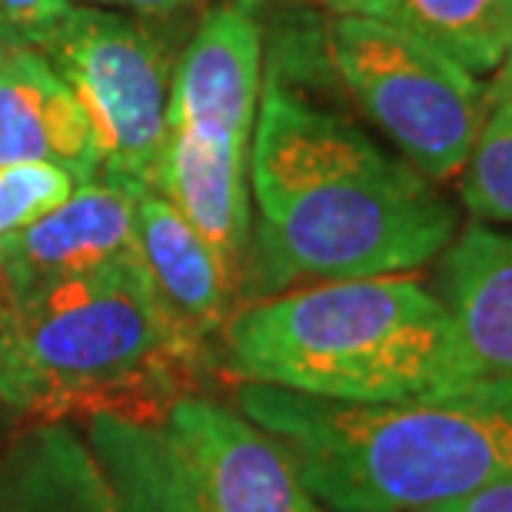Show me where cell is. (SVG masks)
<instances>
[{
	"label": "cell",
	"instance_id": "obj_1",
	"mask_svg": "<svg viewBox=\"0 0 512 512\" xmlns=\"http://www.w3.org/2000/svg\"><path fill=\"white\" fill-rule=\"evenodd\" d=\"M250 207L243 283L260 300L313 283L419 270L459 233V213L433 180L296 90L280 70L260 90Z\"/></svg>",
	"mask_w": 512,
	"mask_h": 512
},
{
	"label": "cell",
	"instance_id": "obj_2",
	"mask_svg": "<svg viewBox=\"0 0 512 512\" xmlns=\"http://www.w3.org/2000/svg\"><path fill=\"white\" fill-rule=\"evenodd\" d=\"M233 403L330 512H426L512 476V376L399 403L237 383Z\"/></svg>",
	"mask_w": 512,
	"mask_h": 512
},
{
	"label": "cell",
	"instance_id": "obj_3",
	"mask_svg": "<svg viewBox=\"0 0 512 512\" xmlns=\"http://www.w3.org/2000/svg\"><path fill=\"white\" fill-rule=\"evenodd\" d=\"M220 350L240 383L333 403H399L489 376L449 303L403 273L256 300L233 313Z\"/></svg>",
	"mask_w": 512,
	"mask_h": 512
},
{
	"label": "cell",
	"instance_id": "obj_4",
	"mask_svg": "<svg viewBox=\"0 0 512 512\" xmlns=\"http://www.w3.org/2000/svg\"><path fill=\"white\" fill-rule=\"evenodd\" d=\"M4 320L37 389V423L94 413L163 423L217 363L170 320L137 253L4 300Z\"/></svg>",
	"mask_w": 512,
	"mask_h": 512
},
{
	"label": "cell",
	"instance_id": "obj_5",
	"mask_svg": "<svg viewBox=\"0 0 512 512\" xmlns=\"http://www.w3.org/2000/svg\"><path fill=\"white\" fill-rule=\"evenodd\" d=\"M263 90L256 0H220L173 67L160 193L217 250L243 290L250 263V143Z\"/></svg>",
	"mask_w": 512,
	"mask_h": 512
},
{
	"label": "cell",
	"instance_id": "obj_6",
	"mask_svg": "<svg viewBox=\"0 0 512 512\" xmlns=\"http://www.w3.org/2000/svg\"><path fill=\"white\" fill-rule=\"evenodd\" d=\"M326 57L356 107L433 183L463 173L486 120V87L413 34L356 14L326 24Z\"/></svg>",
	"mask_w": 512,
	"mask_h": 512
},
{
	"label": "cell",
	"instance_id": "obj_7",
	"mask_svg": "<svg viewBox=\"0 0 512 512\" xmlns=\"http://www.w3.org/2000/svg\"><path fill=\"white\" fill-rule=\"evenodd\" d=\"M37 50L84 107L97 140V180L157 190L173 84L170 40L137 14L70 7Z\"/></svg>",
	"mask_w": 512,
	"mask_h": 512
},
{
	"label": "cell",
	"instance_id": "obj_8",
	"mask_svg": "<svg viewBox=\"0 0 512 512\" xmlns=\"http://www.w3.org/2000/svg\"><path fill=\"white\" fill-rule=\"evenodd\" d=\"M190 512H330L273 436L220 399L187 393L163 416Z\"/></svg>",
	"mask_w": 512,
	"mask_h": 512
},
{
	"label": "cell",
	"instance_id": "obj_9",
	"mask_svg": "<svg viewBox=\"0 0 512 512\" xmlns=\"http://www.w3.org/2000/svg\"><path fill=\"white\" fill-rule=\"evenodd\" d=\"M137 253V190L90 180L67 203L0 240V300Z\"/></svg>",
	"mask_w": 512,
	"mask_h": 512
},
{
	"label": "cell",
	"instance_id": "obj_10",
	"mask_svg": "<svg viewBox=\"0 0 512 512\" xmlns=\"http://www.w3.org/2000/svg\"><path fill=\"white\" fill-rule=\"evenodd\" d=\"M137 256L170 320L217 353V340L237 313V286L217 250L160 190L137 193Z\"/></svg>",
	"mask_w": 512,
	"mask_h": 512
},
{
	"label": "cell",
	"instance_id": "obj_11",
	"mask_svg": "<svg viewBox=\"0 0 512 512\" xmlns=\"http://www.w3.org/2000/svg\"><path fill=\"white\" fill-rule=\"evenodd\" d=\"M54 163L80 183L97 180L100 157L90 120L70 87L34 47L0 57V167Z\"/></svg>",
	"mask_w": 512,
	"mask_h": 512
},
{
	"label": "cell",
	"instance_id": "obj_12",
	"mask_svg": "<svg viewBox=\"0 0 512 512\" xmlns=\"http://www.w3.org/2000/svg\"><path fill=\"white\" fill-rule=\"evenodd\" d=\"M443 300L469 350L496 376H512V230L473 223L443 253Z\"/></svg>",
	"mask_w": 512,
	"mask_h": 512
},
{
	"label": "cell",
	"instance_id": "obj_13",
	"mask_svg": "<svg viewBox=\"0 0 512 512\" xmlns=\"http://www.w3.org/2000/svg\"><path fill=\"white\" fill-rule=\"evenodd\" d=\"M0 512H104L97 463L77 423H34L0 453Z\"/></svg>",
	"mask_w": 512,
	"mask_h": 512
},
{
	"label": "cell",
	"instance_id": "obj_14",
	"mask_svg": "<svg viewBox=\"0 0 512 512\" xmlns=\"http://www.w3.org/2000/svg\"><path fill=\"white\" fill-rule=\"evenodd\" d=\"M80 433L97 463L104 512H190L163 423L94 413L80 419Z\"/></svg>",
	"mask_w": 512,
	"mask_h": 512
},
{
	"label": "cell",
	"instance_id": "obj_15",
	"mask_svg": "<svg viewBox=\"0 0 512 512\" xmlns=\"http://www.w3.org/2000/svg\"><path fill=\"white\" fill-rule=\"evenodd\" d=\"M330 7L413 34L473 77L499 70L512 50V0H330Z\"/></svg>",
	"mask_w": 512,
	"mask_h": 512
},
{
	"label": "cell",
	"instance_id": "obj_16",
	"mask_svg": "<svg viewBox=\"0 0 512 512\" xmlns=\"http://www.w3.org/2000/svg\"><path fill=\"white\" fill-rule=\"evenodd\" d=\"M459 200L476 223L512 230V70L486 87V120L459 173Z\"/></svg>",
	"mask_w": 512,
	"mask_h": 512
},
{
	"label": "cell",
	"instance_id": "obj_17",
	"mask_svg": "<svg viewBox=\"0 0 512 512\" xmlns=\"http://www.w3.org/2000/svg\"><path fill=\"white\" fill-rule=\"evenodd\" d=\"M77 180L54 163H10L0 167V240L14 237L70 200Z\"/></svg>",
	"mask_w": 512,
	"mask_h": 512
},
{
	"label": "cell",
	"instance_id": "obj_18",
	"mask_svg": "<svg viewBox=\"0 0 512 512\" xmlns=\"http://www.w3.org/2000/svg\"><path fill=\"white\" fill-rule=\"evenodd\" d=\"M67 14V0H0V44L37 50Z\"/></svg>",
	"mask_w": 512,
	"mask_h": 512
},
{
	"label": "cell",
	"instance_id": "obj_19",
	"mask_svg": "<svg viewBox=\"0 0 512 512\" xmlns=\"http://www.w3.org/2000/svg\"><path fill=\"white\" fill-rule=\"evenodd\" d=\"M0 406L7 413H20L30 416L37 423L40 416V403H37V389L30 383L27 370L20 366L14 343H10L7 333V320H4V300H0Z\"/></svg>",
	"mask_w": 512,
	"mask_h": 512
},
{
	"label": "cell",
	"instance_id": "obj_20",
	"mask_svg": "<svg viewBox=\"0 0 512 512\" xmlns=\"http://www.w3.org/2000/svg\"><path fill=\"white\" fill-rule=\"evenodd\" d=\"M426 512H512V476L496 479V483L476 489V493L453 499V503H443L436 509H426Z\"/></svg>",
	"mask_w": 512,
	"mask_h": 512
},
{
	"label": "cell",
	"instance_id": "obj_21",
	"mask_svg": "<svg viewBox=\"0 0 512 512\" xmlns=\"http://www.w3.org/2000/svg\"><path fill=\"white\" fill-rule=\"evenodd\" d=\"M197 4L200 0H87V7L120 10V14H137V17H170Z\"/></svg>",
	"mask_w": 512,
	"mask_h": 512
},
{
	"label": "cell",
	"instance_id": "obj_22",
	"mask_svg": "<svg viewBox=\"0 0 512 512\" xmlns=\"http://www.w3.org/2000/svg\"><path fill=\"white\" fill-rule=\"evenodd\" d=\"M4 413H7V409L0 406V453H4Z\"/></svg>",
	"mask_w": 512,
	"mask_h": 512
},
{
	"label": "cell",
	"instance_id": "obj_23",
	"mask_svg": "<svg viewBox=\"0 0 512 512\" xmlns=\"http://www.w3.org/2000/svg\"><path fill=\"white\" fill-rule=\"evenodd\" d=\"M506 60H509V64H506V67L512 70V50H509V57H506Z\"/></svg>",
	"mask_w": 512,
	"mask_h": 512
},
{
	"label": "cell",
	"instance_id": "obj_24",
	"mask_svg": "<svg viewBox=\"0 0 512 512\" xmlns=\"http://www.w3.org/2000/svg\"><path fill=\"white\" fill-rule=\"evenodd\" d=\"M0 57H4V44H0Z\"/></svg>",
	"mask_w": 512,
	"mask_h": 512
}]
</instances>
